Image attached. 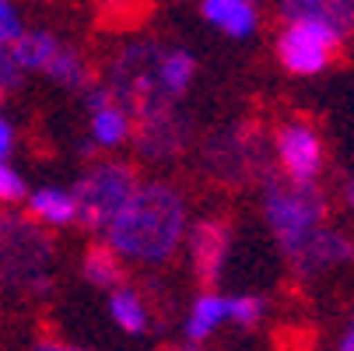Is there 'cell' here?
I'll list each match as a JSON object with an SVG mask.
<instances>
[{
	"label": "cell",
	"instance_id": "1",
	"mask_svg": "<svg viewBox=\"0 0 354 351\" xmlns=\"http://www.w3.org/2000/svg\"><path fill=\"white\" fill-rule=\"evenodd\" d=\"M186 232V200L169 183H140L106 225V246L120 260L165 264Z\"/></svg>",
	"mask_w": 354,
	"mask_h": 351
},
{
	"label": "cell",
	"instance_id": "2",
	"mask_svg": "<svg viewBox=\"0 0 354 351\" xmlns=\"http://www.w3.org/2000/svg\"><path fill=\"white\" fill-rule=\"evenodd\" d=\"M263 215L288 257H295L319 228L326 215V200L319 186L288 183L281 172H263Z\"/></svg>",
	"mask_w": 354,
	"mask_h": 351
},
{
	"label": "cell",
	"instance_id": "3",
	"mask_svg": "<svg viewBox=\"0 0 354 351\" xmlns=\"http://www.w3.org/2000/svg\"><path fill=\"white\" fill-rule=\"evenodd\" d=\"M137 169L123 162H98L91 165L71 190L74 222L88 232H106L116 211L127 204V197L137 190Z\"/></svg>",
	"mask_w": 354,
	"mask_h": 351
},
{
	"label": "cell",
	"instance_id": "4",
	"mask_svg": "<svg viewBox=\"0 0 354 351\" xmlns=\"http://www.w3.org/2000/svg\"><path fill=\"white\" fill-rule=\"evenodd\" d=\"M49 257H53V242L35 222L0 215V285L11 281L28 285L42 278Z\"/></svg>",
	"mask_w": 354,
	"mask_h": 351
},
{
	"label": "cell",
	"instance_id": "5",
	"mask_svg": "<svg viewBox=\"0 0 354 351\" xmlns=\"http://www.w3.org/2000/svg\"><path fill=\"white\" fill-rule=\"evenodd\" d=\"M340 39L319 21H288L277 35V57L291 74H319L330 67Z\"/></svg>",
	"mask_w": 354,
	"mask_h": 351
},
{
	"label": "cell",
	"instance_id": "6",
	"mask_svg": "<svg viewBox=\"0 0 354 351\" xmlns=\"http://www.w3.org/2000/svg\"><path fill=\"white\" fill-rule=\"evenodd\" d=\"M277 162L281 176L298 186H316V176L323 169V141L309 123H284L277 130Z\"/></svg>",
	"mask_w": 354,
	"mask_h": 351
},
{
	"label": "cell",
	"instance_id": "7",
	"mask_svg": "<svg viewBox=\"0 0 354 351\" xmlns=\"http://www.w3.org/2000/svg\"><path fill=\"white\" fill-rule=\"evenodd\" d=\"M260 165V144L249 130L235 127V130H221L207 147H204V169H211L214 179L232 183V179H245L252 169Z\"/></svg>",
	"mask_w": 354,
	"mask_h": 351
},
{
	"label": "cell",
	"instance_id": "8",
	"mask_svg": "<svg viewBox=\"0 0 354 351\" xmlns=\"http://www.w3.org/2000/svg\"><path fill=\"white\" fill-rule=\"evenodd\" d=\"M228 246H232V228L218 218H200L189 228V260L196 278L204 281V291L221 278L225 260H228Z\"/></svg>",
	"mask_w": 354,
	"mask_h": 351
},
{
	"label": "cell",
	"instance_id": "9",
	"mask_svg": "<svg viewBox=\"0 0 354 351\" xmlns=\"http://www.w3.org/2000/svg\"><path fill=\"white\" fill-rule=\"evenodd\" d=\"M186 134H189L186 116L179 109H169V113H158V116L137 120L130 137L137 141V152L144 159H172L186 144Z\"/></svg>",
	"mask_w": 354,
	"mask_h": 351
},
{
	"label": "cell",
	"instance_id": "10",
	"mask_svg": "<svg viewBox=\"0 0 354 351\" xmlns=\"http://www.w3.org/2000/svg\"><path fill=\"white\" fill-rule=\"evenodd\" d=\"M354 257V242L344 235V232H333V228H319L306 246L298 249V253L291 257L295 271L301 278H309V274H323L337 264H347Z\"/></svg>",
	"mask_w": 354,
	"mask_h": 351
},
{
	"label": "cell",
	"instance_id": "11",
	"mask_svg": "<svg viewBox=\"0 0 354 351\" xmlns=\"http://www.w3.org/2000/svg\"><path fill=\"white\" fill-rule=\"evenodd\" d=\"M284 25L288 21H319L326 25L340 42L354 32V4L351 0H291L277 8Z\"/></svg>",
	"mask_w": 354,
	"mask_h": 351
},
{
	"label": "cell",
	"instance_id": "12",
	"mask_svg": "<svg viewBox=\"0 0 354 351\" xmlns=\"http://www.w3.org/2000/svg\"><path fill=\"white\" fill-rule=\"evenodd\" d=\"M200 15H204L218 32L232 35V39H245L257 32V8L249 4V0H204L200 4Z\"/></svg>",
	"mask_w": 354,
	"mask_h": 351
},
{
	"label": "cell",
	"instance_id": "13",
	"mask_svg": "<svg viewBox=\"0 0 354 351\" xmlns=\"http://www.w3.org/2000/svg\"><path fill=\"white\" fill-rule=\"evenodd\" d=\"M57 49H60L57 35L35 28V32H21V35L8 46V53H11V60L18 64V71H46V64L57 57Z\"/></svg>",
	"mask_w": 354,
	"mask_h": 351
},
{
	"label": "cell",
	"instance_id": "14",
	"mask_svg": "<svg viewBox=\"0 0 354 351\" xmlns=\"http://www.w3.org/2000/svg\"><path fill=\"white\" fill-rule=\"evenodd\" d=\"M228 320V298L218 295V291H200L196 295V303L189 309V320H186V337L189 344H200V341H207L218 323Z\"/></svg>",
	"mask_w": 354,
	"mask_h": 351
},
{
	"label": "cell",
	"instance_id": "15",
	"mask_svg": "<svg viewBox=\"0 0 354 351\" xmlns=\"http://www.w3.org/2000/svg\"><path fill=\"white\" fill-rule=\"evenodd\" d=\"M28 204V218H35V225H71L74 222V200L67 190H57V186H42V190H32L25 197Z\"/></svg>",
	"mask_w": 354,
	"mask_h": 351
},
{
	"label": "cell",
	"instance_id": "16",
	"mask_svg": "<svg viewBox=\"0 0 354 351\" xmlns=\"http://www.w3.org/2000/svg\"><path fill=\"white\" fill-rule=\"evenodd\" d=\"M81 271H84V278H88L95 288H113V291H116V288L123 285V260L113 253L106 242H98V246L88 249Z\"/></svg>",
	"mask_w": 354,
	"mask_h": 351
},
{
	"label": "cell",
	"instance_id": "17",
	"mask_svg": "<svg viewBox=\"0 0 354 351\" xmlns=\"http://www.w3.org/2000/svg\"><path fill=\"white\" fill-rule=\"evenodd\" d=\"M46 74L53 78L57 84L64 88H74V91H84L91 84V71H88V60L77 53L74 46H60L57 57L46 64Z\"/></svg>",
	"mask_w": 354,
	"mask_h": 351
},
{
	"label": "cell",
	"instance_id": "18",
	"mask_svg": "<svg viewBox=\"0 0 354 351\" xmlns=\"http://www.w3.org/2000/svg\"><path fill=\"white\" fill-rule=\"evenodd\" d=\"M193 74H196V60H193L189 49H183V46L162 49V84H165V91H169L172 102L189 88Z\"/></svg>",
	"mask_w": 354,
	"mask_h": 351
},
{
	"label": "cell",
	"instance_id": "19",
	"mask_svg": "<svg viewBox=\"0 0 354 351\" xmlns=\"http://www.w3.org/2000/svg\"><path fill=\"white\" fill-rule=\"evenodd\" d=\"M130 134H133V123H130V116L120 106H106V109L91 113V141H95V147H120L123 141H130Z\"/></svg>",
	"mask_w": 354,
	"mask_h": 351
},
{
	"label": "cell",
	"instance_id": "20",
	"mask_svg": "<svg viewBox=\"0 0 354 351\" xmlns=\"http://www.w3.org/2000/svg\"><path fill=\"white\" fill-rule=\"evenodd\" d=\"M109 313L127 334H144L147 330V309L133 288H116L109 298Z\"/></svg>",
	"mask_w": 354,
	"mask_h": 351
},
{
	"label": "cell",
	"instance_id": "21",
	"mask_svg": "<svg viewBox=\"0 0 354 351\" xmlns=\"http://www.w3.org/2000/svg\"><path fill=\"white\" fill-rule=\"evenodd\" d=\"M263 313H267V298H260V295H235V298H228V316L235 323H242V327H257L263 320Z\"/></svg>",
	"mask_w": 354,
	"mask_h": 351
},
{
	"label": "cell",
	"instance_id": "22",
	"mask_svg": "<svg viewBox=\"0 0 354 351\" xmlns=\"http://www.w3.org/2000/svg\"><path fill=\"white\" fill-rule=\"evenodd\" d=\"M25 197H28L25 179L8 162H0V204H18V200H25Z\"/></svg>",
	"mask_w": 354,
	"mask_h": 351
},
{
	"label": "cell",
	"instance_id": "23",
	"mask_svg": "<svg viewBox=\"0 0 354 351\" xmlns=\"http://www.w3.org/2000/svg\"><path fill=\"white\" fill-rule=\"evenodd\" d=\"M21 32H25V28H21L18 8H11V4H4V0H0V46H11Z\"/></svg>",
	"mask_w": 354,
	"mask_h": 351
},
{
	"label": "cell",
	"instance_id": "24",
	"mask_svg": "<svg viewBox=\"0 0 354 351\" xmlns=\"http://www.w3.org/2000/svg\"><path fill=\"white\" fill-rule=\"evenodd\" d=\"M18 84H21V71H18V64L11 60L8 46H0V91H11V88H18Z\"/></svg>",
	"mask_w": 354,
	"mask_h": 351
},
{
	"label": "cell",
	"instance_id": "25",
	"mask_svg": "<svg viewBox=\"0 0 354 351\" xmlns=\"http://www.w3.org/2000/svg\"><path fill=\"white\" fill-rule=\"evenodd\" d=\"M11 147H15V130H11V123L0 120V162L11 155Z\"/></svg>",
	"mask_w": 354,
	"mask_h": 351
},
{
	"label": "cell",
	"instance_id": "26",
	"mask_svg": "<svg viewBox=\"0 0 354 351\" xmlns=\"http://www.w3.org/2000/svg\"><path fill=\"white\" fill-rule=\"evenodd\" d=\"M35 351H88V348H77V344H64V341H46V337H39V341H35Z\"/></svg>",
	"mask_w": 354,
	"mask_h": 351
},
{
	"label": "cell",
	"instance_id": "27",
	"mask_svg": "<svg viewBox=\"0 0 354 351\" xmlns=\"http://www.w3.org/2000/svg\"><path fill=\"white\" fill-rule=\"evenodd\" d=\"M77 155H81V159H95V141H91V137L77 144Z\"/></svg>",
	"mask_w": 354,
	"mask_h": 351
},
{
	"label": "cell",
	"instance_id": "28",
	"mask_svg": "<svg viewBox=\"0 0 354 351\" xmlns=\"http://www.w3.org/2000/svg\"><path fill=\"white\" fill-rule=\"evenodd\" d=\"M337 351H354V320H351V327H347V334H344V341H340Z\"/></svg>",
	"mask_w": 354,
	"mask_h": 351
},
{
	"label": "cell",
	"instance_id": "29",
	"mask_svg": "<svg viewBox=\"0 0 354 351\" xmlns=\"http://www.w3.org/2000/svg\"><path fill=\"white\" fill-rule=\"evenodd\" d=\"M344 200H347V208H354V176L344 183Z\"/></svg>",
	"mask_w": 354,
	"mask_h": 351
},
{
	"label": "cell",
	"instance_id": "30",
	"mask_svg": "<svg viewBox=\"0 0 354 351\" xmlns=\"http://www.w3.org/2000/svg\"><path fill=\"white\" fill-rule=\"evenodd\" d=\"M165 351H204V348H200V344H189V341H186V344H169Z\"/></svg>",
	"mask_w": 354,
	"mask_h": 351
}]
</instances>
